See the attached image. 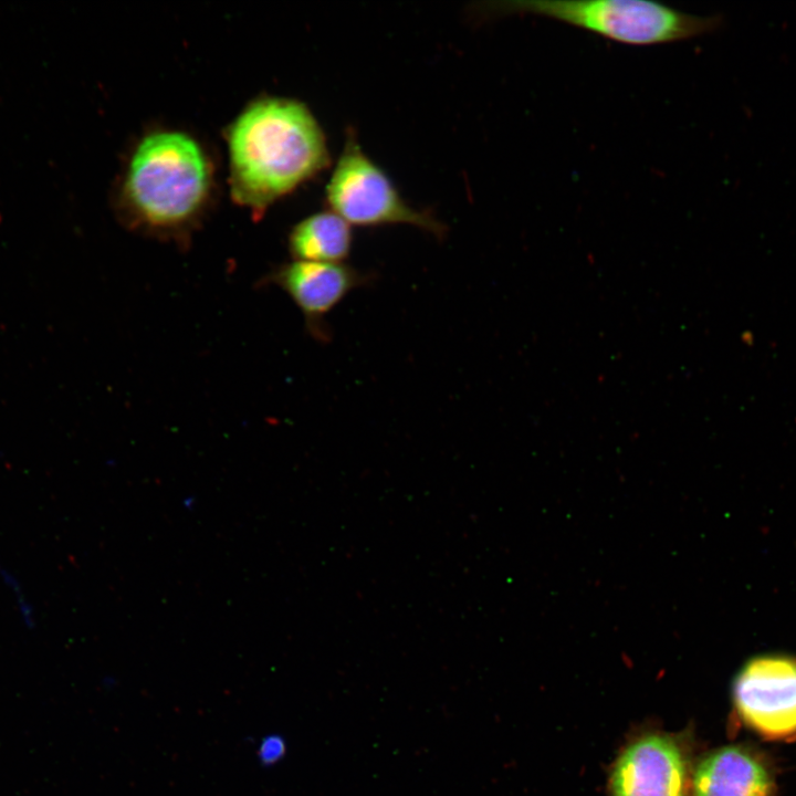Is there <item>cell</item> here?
Listing matches in <instances>:
<instances>
[{
  "mask_svg": "<svg viewBox=\"0 0 796 796\" xmlns=\"http://www.w3.org/2000/svg\"><path fill=\"white\" fill-rule=\"evenodd\" d=\"M733 699L743 723L755 733L771 740L795 736L796 658H753L735 678Z\"/></svg>",
  "mask_w": 796,
  "mask_h": 796,
  "instance_id": "obj_5",
  "label": "cell"
},
{
  "mask_svg": "<svg viewBox=\"0 0 796 796\" xmlns=\"http://www.w3.org/2000/svg\"><path fill=\"white\" fill-rule=\"evenodd\" d=\"M775 781L760 753L727 745L709 753L692 776L693 796H774Z\"/></svg>",
  "mask_w": 796,
  "mask_h": 796,
  "instance_id": "obj_8",
  "label": "cell"
},
{
  "mask_svg": "<svg viewBox=\"0 0 796 796\" xmlns=\"http://www.w3.org/2000/svg\"><path fill=\"white\" fill-rule=\"evenodd\" d=\"M371 276L344 263L294 260L274 270L269 283L282 289L302 312L308 333L318 342L331 337L327 315Z\"/></svg>",
  "mask_w": 796,
  "mask_h": 796,
  "instance_id": "obj_7",
  "label": "cell"
},
{
  "mask_svg": "<svg viewBox=\"0 0 796 796\" xmlns=\"http://www.w3.org/2000/svg\"><path fill=\"white\" fill-rule=\"evenodd\" d=\"M491 15L533 14L635 46L673 43L718 31L723 15H698L646 0H511L485 3Z\"/></svg>",
  "mask_w": 796,
  "mask_h": 796,
  "instance_id": "obj_2",
  "label": "cell"
},
{
  "mask_svg": "<svg viewBox=\"0 0 796 796\" xmlns=\"http://www.w3.org/2000/svg\"><path fill=\"white\" fill-rule=\"evenodd\" d=\"M353 245L350 224L331 210L313 213L291 231L289 247L294 260L343 263Z\"/></svg>",
  "mask_w": 796,
  "mask_h": 796,
  "instance_id": "obj_9",
  "label": "cell"
},
{
  "mask_svg": "<svg viewBox=\"0 0 796 796\" xmlns=\"http://www.w3.org/2000/svg\"><path fill=\"white\" fill-rule=\"evenodd\" d=\"M285 752L286 744L282 735L268 734L261 740L256 756L263 766H272L284 757Z\"/></svg>",
  "mask_w": 796,
  "mask_h": 796,
  "instance_id": "obj_10",
  "label": "cell"
},
{
  "mask_svg": "<svg viewBox=\"0 0 796 796\" xmlns=\"http://www.w3.org/2000/svg\"><path fill=\"white\" fill-rule=\"evenodd\" d=\"M329 210L350 226L408 224L437 238L447 231L432 213L411 207L386 172L362 149L354 132H347L343 150L325 187Z\"/></svg>",
  "mask_w": 796,
  "mask_h": 796,
  "instance_id": "obj_4",
  "label": "cell"
},
{
  "mask_svg": "<svg viewBox=\"0 0 796 796\" xmlns=\"http://www.w3.org/2000/svg\"><path fill=\"white\" fill-rule=\"evenodd\" d=\"M231 191L264 208L331 164L323 128L303 103L268 97L250 105L230 130Z\"/></svg>",
  "mask_w": 796,
  "mask_h": 796,
  "instance_id": "obj_1",
  "label": "cell"
},
{
  "mask_svg": "<svg viewBox=\"0 0 796 796\" xmlns=\"http://www.w3.org/2000/svg\"><path fill=\"white\" fill-rule=\"evenodd\" d=\"M688 769L678 740L662 733L646 734L619 755L610 776V795L687 796Z\"/></svg>",
  "mask_w": 796,
  "mask_h": 796,
  "instance_id": "obj_6",
  "label": "cell"
},
{
  "mask_svg": "<svg viewBox=\"0 0 796 796\" xmlns=\"http://www.w3.org/2000/svg\"><path fill=\"white\" fill-rule=\"evenodd\" d=\"M209 186L206 158L198 144L176 132L147 136L132 158L126 193L142 219L157 227L188 220Z\"/></svg>",
  "mask_w": 796,
  "mask_h": 796,
  "instance_id": "obj_3",
  "label": "cell"
}]
</instances>
